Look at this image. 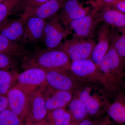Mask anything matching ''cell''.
I'll use <instances>...</instances> for the list:
<instances>
[{
    "label": "cell",
    "instance_id": "11",
    "mask_svg": "<svg viewBox=\"0 0 125 125\" xmlns=\"http://www.w3.org/2000/svg\"><path fill=\"white\" fill-rule=\"evenodd\" d=\"M96 17L101 23L106 24L118 33L125 32V14L116 9L105 7L97 11Z\"/></svg>",
    "mask_w": 125,
    "mask_h": 125
},
{
    "label": "cell",
    "instance_id": "16",
    "mask_svg": "<svg viewBox=\"0 0 125 125\" xmlns=\"http://www.w3.org/2000/svg\"><path fill=\"white\" fill-rule=\"evenodd\" d=\"M68 0H49L27 14L24 18L34 16L47 19L57 14Z\"/></svg>",
    "mask_w": 125,
    "mask_h": 125
},
{
    "label": "cell",
    "instance_id": "26",
    "mask_svg": "<svg viewBox=\"0 0 125 125\" xmlns=\"http://www.w3.org/2000/svg\"><path fill=\"white\" fill-rule=\"evenodd\" d=\"M80 96L81 100L85 105L87 113L90 115L96 114L99 108V104L97 100L85 90L81 93Z\"/></svg>",
    "mask_w": 125,
    "mask_h": 125
},
{
    "label": "cell",
    "instance_id": "24",
    "mask_svg": "<svg viewBox=\"0 0 125 125\" xmlns=\"http://www.w3.org/2000/svg\"><path fill=\"white\" fill-rule=\"evenodd\" d=\"M70 110L75 120L81 121L85 118L87 114L85 105L80 99H74L69 105Z\"/></svg>",
    "mask_w": 125,
    "mask_h": 125
},
{
    "label": "cell",
    "instance_id": "4",
    "mask_svg": "<svg viewBox=\"0 0 125 125\" xmlns=\"http://www.w3.org/2000/svg\"><path fill=\"white\" fill-rule=\"evenodd\" d=\"M97 10L94 9L89 14L83 18L71 21L69 28L73 30L74 38L94 39L101 22L96 17Z\"/></svg>",
    "mask_w": 125,
    "mask_h": 125
},
{
    "label": "cell",
    "instance_id": "25",
    "mask_svg": "<svg viewBox=\"0 0 125 125\" xmlns=\"http://www.w3.org/2000/svg\"><path fill=\"white\" fill-rule=\"evenodd\" d=\"M0 125H24V122L7 108L0 112Z\"/></svg>",
    "mask_w": 125,
    "mask_h": 125
},
{
    "label": "cell",
    "instance_id": "17",
    "mask_svg": "<svg viewBox=\"0 0 125 125\" xmlns=\"http://www.w3.org/2000/svg\"><path fill=\"white\" fill-rule=\"evenodd\" d=\"M24 45L14 42L0 34V53L22 57L30 54Z\"/></svg>",
    "mask_w": 125,
    "mask_h": 125
},
{
    "label": "cell",
    "instance_id": "35",
    "mask_svg": "<svg viewBox=\"0 0 125 125\" xmlns=\"http://www.w3.org/2000/svg\"><path fill=\"white\" fill-rule=\"evenodd\" d=\"M5 0H0V4L2 3V2H3V1H4Z\"/></svg>",
    "mask_w": 125,
    "mask_h": 125
},
{
    "label": "cell",
    "instance_id": "8",
    "mask_svg": "<svg viewBox=\"0 0 125 125\" xmlns=\"http://www.w3.org/2000/svg\"><path fill=\"white\" fill-rule=\"evenodd\" d=\"M25 19H7L0 23V34L13 42L24 45L27 44L25 36Z\"/></svg>",
    "mask_w": 125,
    "mask_h": 125
},
{
    "label": "cell",
    "instance_id": "3",
    "mask_svg": "<svg viewBox=\"0 0 125 125\" xmlns=\"http://www.w3.org/2000/svg\"><path fill=\"white\" fill-rule=\"evenodd\" d=\"M28 104L24 125L37 123L44 120L48 113L45 97L40 90L28 92Z\"/></svg>",
    "mask_w": 125,
    "mask_h": 125
},
{
    "label": "cell",
    "instance_id": "1",
    "mask_svg": "<svg viewBox=\"0 0 125 125\" xmlns=\"http://www.w3.org/2000/svg\"><path fill=\"white\" fill-rule=\"evenodd\" d=\"M20 58L21 66L25 70L35 67L48 72L70 69L71 64L68 56L64 52L57 48H37Z\"/></svg>",
    "mask_w": 125,
    "mask_h": 125
},
{
    "label": "cell",
    "instance_id": "33",
    "mask_svg": "<svg viewBox=\"0 0 125 125\" xmlns=\"http://www.w3.org/2000/svg\"><path fill=\"white\" fill-rule=\"evenodd\" d=\"M78 125H94L93 122L89 120H84L81 121Z\"/></svg>",
    "mask_w": 125,
    "mask_h": 125
},
{
    "label": "cell",
    "instance_id": "10",
    "mask_svg": "<svg viewBox=\"0 0 125 125\" xmlns=\"http://www.w3.org/2000/svg\"><path fill=\"white\" fill-rule=\"evenodd\" d=\"M111 32L110 27L104 23L100 25L97 31V43L94 47L90 58L98 67L109 50L111 45Z\"/></svg>",
    "mask_w": 125,
    "mask_h": 125
},
{
    "label": "cell",
    "instance_id": "12",
    "mask_svg": "<svg viewBox=\"0 0 125 125\" xmlns=\"http://www.w3.org/2000/svg\"><path fill=\"white\" fill-rule=\"evenodd\" d=\"M25 19V36L27 44L42 40L46 21L34 16H30Z\"/></svg>",
    "mask_w": 125,
    "mask_h": 125
},
{
    "label": "cell",
    "instance_id": "23",
    "mask_svg": "<svg viewBox=\"0 0 125 125\" xmlns=\"http://www.w3.org/2000/svg\"><path fill=\"white\" fill-rule=\"evenodd\" d=\"M111 45L115 49L118 55L125 61V32L119 34L115 29H111Z\"/></svg>",
    "mask_w": 125,
    "mask_h": 125
},
{
    "label": "cell",
    "instance_id": "31",
    "mask_svg": "<svg viewBox=\"0 0 125 125\" xmlns=\"http://www.w3.org/2000/svg\"><path fill=\"white\" fill-rule=\"evenodd\" d=\"M8 107L7 94H0V112Z\"/></svg>",
    "mask_w": 125,
    "mask_h": 125
},
{
    "label": "cell",
    "instance_id": "30",
    "mask_svg": "<svg viewBox=\"0 0 125 125\" xmlns=\"http://www.w3.org/2000/svg\"><path fill=\"white\" fill-rule=\"evenodd\" d=\"M116 0H94L91 2L94 9L98 10L106 7L108 5Z\"/></svg>",
    "mask_w": 125,
    "mask_h": 125
},
{
    "label": "cell",
    "instance_id": "18",
    "mask_svg": "<svg viewBox=\"0 0 125 125\" xmlns=\"http://www.w3.org/2000/svg\"><path fill=\"white\" fill-rule=\"evenodd\" d=\"M97 66L91 59L86 58L72 61L70 69L75 74L84 76L94 73Z\"/></svg>",
    "mask_w": 125,
    "mask_h": 125
},
{
    "label": "cell",
    "instance_id": "13",
    "mask_svg": "<svg viewBox=\"0 0 125 125\" xmlns=\"http://www.w3.org/2000/svg\"><path fill=\"white\" fill-rule=\"evenodd\" d=\"M124 65V61L111 45L98 67L104 73L122 75Z\"/></svg>",
    "mask_w": 125,
    "mask_h": 125
},
{
    "label": "cell",
    "instance_id": "7",
    "mask_svg": "<svg viewBox=\"0 0 125 125\" xmlns=\"http://www.w3.org/2000/svg\"><path fill=\"white\" fill-rule=\"evenodd\" d=\"M7 96L8 108L24 122L28 104V92L14 85L7 92Z\"/></svg>",
    "mask_w": 125,
    "mask_h": 125
},
{
    "label": "cell",
    "instance_id": "20",
    "mask_svg": "<svg viewBox=\"0 0 125 125\" xmlns=\"http://www.w3.org/2000/svg\"><path fill=\"white\" fill-rule=\"evenodd\" d=\"M46 119L52 125H65L70 123L71 115L62 108L49 111Z\"/></svg>",
    "mask_w": 125,
    "mask_h": 125
},
{
    "label": "cell",
    "instance_id": "29",
    "mask_svg": "<svg viewBox=\"0 0 125 125\" xmlns=\"http://www.w3.org/2000/svg\"><path fill=\"white\" fill-rule=\"evenodd\" d=\"M106 7L116 9L125 14V0H116Z\"/></svg>",
    "mask_w": 125,
    "mask_h": 125
},
{
    "label": "cell",
    "instance_id": "6",
    "mask_svg": "<svg viewBox=\"0 0 125 125\" xmlns=\"http://www.w3.org/2000/svg\"><path fill=\"white\" fill-rule=\"evenodd\" d=\"M47 72L39 68H30L18 73L15 85L27 92L41 90L46 85Z\"/></svg>",
    "mask_w": 125,
    "mask_h": 125
},
{
    "label": "cell",
    "instance_id": "28",
    "mask_svg": "<svg viewBox=\"0 0 125 125\" xmlns=\"http://www.w3.org/2000/svg\"><path fill=\"white\" fill-rule=\"evenodd\" d=\"M18 63L14 56L0 53V70L16 71Z\"/></svg>",
    "mask_w": 125,
    "mask_h": 125
},
{
    "label": "cell",
    "instance_id": "9",
    "mask_svg": "<svg viewBox=\"0 0 125 125\" xmlns=\"http://www.w3.org/2000/svg\"><path fill=\"white\" fill-rule=\"evenodd\" d=\"M89 6L84 7L79 0H68L57 14L61 22L69 28L71 21L84 17L91 12Z\"/></svg>",
    "mask_w": 125,
    "mask_h": 125
},
{
    "label": "cell",
    "instance_id": "19",
    "mask_svg": "<svg viewBox=\"0 0 125 125\" xmlns=\"http://www.w3.org/2000/svg\"><path fill=\"white\" fill-rule=\"evenodd\" d=\"M49 0H21L15 7L11 14L24 18L27 14Z\"/></svg>",
    "mask_w": 125,
    "mask_h": 125
},
{
    "label": "cell",
    "instance_id": "34",
    "mask_svg": "<svg viewBox=\"0 0 125 125\" xmlns=\"http://www.w3.org/2000/svg\"><path fill=\"white\" fill-rule=\"evenodd\" d=\"M73 125V124H72V123H68V124H66V125Z\"/></svg>",
    "mask_w": 125,
    "mask_h": 125
},
{
    "label": "cell",
    "instance_id": "32",
    "mask_svg": "<svg viewBox=\"0 0 125 125\" xmlns=\"http://www.w3.org/2000/svg\"><path fill=\"white\" fill-rule=\"evenodd\" d=\"M28 125H52L49 123L46 118L42 120L39 122L37 123H33V124H31Z\"/></svg>",
    "mask_w": 125,
    "mask_h": 125
},
{
    "label": "cell",
    "instance_id": "2",
    "mask_svg": "<svg viewBox=\"0 0 125 125\" xmlns=\"http://www.w3.org/2000/svg\"><path fill=\"white\" fill-rule=\"evenodd\" d=\"M96 44L94 39L72 37L65 40L56 48L64 52L70 60L73 61L91 57Z\"/></svg>",
    "mask_w": 125,
    "mask_h": 125
},
{
    "label": "cell",
    "instance_id": "27",
    "mask_svg": "<svg viewBox=\"0 0 125 125\" xmlns=\"http://www.w3.org/2000/svg\"><path fill=\"white\" fill-rule=\"evenodd\" d=\"M21 0H6L0 4V23L11 15L15 7Z\"/></svg>",
    "mask_w": 125,
    "mask_h": 125
},
{
    "label": "cell",
    "instance_id": "15",
    "mask_svg": "<svg viewBox=\"0 0 125 125\" xmlns=\"http://www.w3.org/2000/svg\"><path fill=\"white\" fill-rule=\"evenodd\" d=\"M64 71L47 72L46 83L48 87L53 90L69 91L73 87L71 78L65 73Z\"/></svg>",
    "mask_w": 125,
    "mask_h": 125
},
{
    "label": "cell",
    "instance_id": "36",
    "mask_svg": "<svg viewBox=\"0 0 125 125\" xmlns=\"http://www.w3.org/2000/svg\"></svg>",
    "mask_w": 125,
    "mask_h": 125
},
{
    "label": "cell",
    "instance_id": "14",
    "mask_svg": "<svg viewBox=\"0 0 125 125\" xmlns=\"http://www.w3.org/2000/svg\"><path fill=\"white\" fill-rule=\"evenodd\" d=\"M46 101L48 111L62 108L71 100L72 95L69 91L56 90L52 93L47 85L42 90Z\"/></svg>",
    "mask_w": 125,
    "mask_h": 125
},
{
    "label": "cell",
    "instance_id": "21",
    "mask_svg": "<svg viewBox=\"0 0 125 125\" xmlns=\"http://www.w3.org/2000/svg\"><path fill=\"white\" fill-rule=\"evenodd\" d=\"M18 74L16 71L0 70V94H7L15 84Z\"/></svg>",
    "mask_w": 125,
    "mask_h": 125
},
{
    "label": "cell",
    "instance_id": "22",
    "mask_svg": "<svg viewBox=\"0 0 125 125\" xmlns=\"http://www.w3.org/2000/svg\"><path fill=\"white\" fill-rule=\"evenodd\" d=\"M108 115L113 120L125 125V101L115 102L108 108Z\"/></svg>",
    "mask_w": 125,
    "mask_h": 125
},
{
    "label": "cell",
    "instance_id": "5",
    "mask_svg": "<svg viewBox=\"0 0 125 125\" xmlns=\"http://www.w3.org/2000/svg\"><path fill=\"white\" fill-rule=\"evenodd\" d=\"M71 33L69 28H66L62 24L57 14L47 22L42 41L47 48L55 49L61 44L63 39Z\"/></svg>",
    "mask_w": 125,
    "mask_h": 125
}]
</instances>
